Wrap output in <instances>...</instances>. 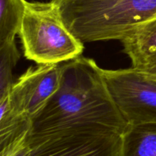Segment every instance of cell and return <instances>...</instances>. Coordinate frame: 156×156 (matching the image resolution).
Here are the masks:
<instances>
[{
    "label": "cell",
    "instance_id": "cell-1",
    "mask_svg": "<svg viewBox=\"0 0 156 156\" xmlns=\"http://www.w3.org/2000/svg\"><path fill=\"white\" fill-rule=\"evenodd\" d=\"M88 124L103 125L122 135L129 127L110 94L102 69L80 56L62 65L59 87L32 118L30 134Z\"/></svg>",
    "mask_w": 156,
    "mask_h": 156
},
{
    "label": "cell",
    "instance_id": "cell-2",
    "mask_svg": "<svg viewBox=\"0 0 156 156\" xmlns=\"http://www.w3.org/2000/svg\"><path fill=\"white\" fill-rule=\"evenodd\" d=\"M82 43L122 41L156 18V0H52Z\"/></svg>",
    "mask_w": 156,
    "mask_h": 156
},
{
    "label": "cell",
    "instance_id": "cell-3",
    "mask_svg": "<svg viewBox=\"0 0 156 156\" xmlns=\"http://www.w3.org/2000/svg\"><path fill=\"white\" fill-rule=\"evenodd\" d=\"M19 37L24 56L37 64L68 62L84 50V44L68 28L52 0L26 1Z\"/></svg>",
    "mask_w": 156,
    "mask_h": 156
},
{
    "label": "cell",
    "instance_id": "cell-4",
    "mask_svg": "<svg viewBox=\"0 0 156 156\" xmlns=\"http://www.w3.org/2000/svg\"><path fill=\"white\" fill-rule=\"evenodd\" d=\"M29 156H120L122 134L88 124L30 134Z\"/></svg>",
    "mask_w": 156,
    "mask_h": 156
},
{
    "label": "cell",
    "instance_id": "cell-5",
    "mask_svg": "<svg viewBox=\"0 0 156 156\" xmlns=\"http://www.w3.org/2000/svg\"><path fill=\"white\" fill-rule=\"evenodd\" d=\"M114 104L129 126L156 123V79L136 67L102 69Z\"/></svg>",
    "mask_w": 156,
    "mask_h": 156
},
{
    "label": "cell",
    "instance_id": "cell-6",
    "mask_svg": "<svg viewBox=\"0 0 156 156\" xmlns=\"http://www.w3.org/2000/svg\"><path fill=\"white\" fill-rule=\"evenodd\" d=\"M61 75L60 64H38L27 69L9 92L11 112L32 120L56 91Z\"/></svg>",
    "mask_w": 156,
    "mask_h": 156
},
{
    "label": "cell",
    "instance_id": "cell-7",
    "mask_svg": "<svg viewBox=\"0 0 156 156\" xmlns=\"http://www.w3.org/2000/svg\"><path fill=\"white\" fill-rule=\"evenodd\" d=\"M121 42L132 66L141 67L156 56V18L140 25Z\"/></svg>",
    "mask_w": 156,
    "mask_h": 156
},
{
    "label": "cell",
    "instance_id": "cell-8",
    "mask_svg": "<svg viewBox=\"0 0 156 156\" xmlns=\"http://www.w3.org/2000/svg\"><path fill=\"white\" fill-rule=\"evenodd\" d=\"M120 156H156V123L129 126L122 135Z\"/></svg>",
    "mask_w": 156,
    "mask_h": 156
},
{
    "label": "cell",
    "instance_id": "cell-9",
    "mask_svg": "<svg viewBox=\"0 0 156 156\" xmlns=\"http://www.w3.org/2000/svg\"><path fill=\"white\" fill-rule=\"evenodd\" d=\"M26 0H0V44L15 41L25 12Z\"/></svg>",
    "mask_w": 156,
    "mask_h": 156
},
{
    "label": "cell",
    "instance_id": "cell-10",
    "mask_svg": "<svg viewBox=\"0 0 156 156\" xmlns=\"http://www.w3.org/2000/svg\"><path fill=\"white\" fill-rule=\"evenodd\" d=\"M19 59L20 53L15 41L0 44V98L10 91L15 82L12 73Z\"/></svg>",
    "mask_w": 156,
    "mask_h": 156
},
{
    "label": "cell",
    "instance_id": "cell-11",
    "mask_svg": "<svg viewBox=\"0 0 156 156\" xmlns=\"http://www.w3.org/2000/svg\"><path fill=\"white\" fill-rule=\"evenodd\" d=\"M29 136H24L0 148V156H29Z\"/></svg>",
    "mask_w": 156,
    "mask_h": 156
},
{
    "label": "cell",
    "instance_id": "cell-12",
    "mask_svg": "<svg viewBox=\"0 0 156 156\" xmlns=\"http://www.w3.org/2000/svg\"><path fill=\"white\" fill-rule=\"evenodd\" d=\"M140 69L143 70L146 73L149 74L152 77L156 79V65H148L142 67V68H138Z\"/></svg>",
    "mask_w": 156,
    "mask_h": 156
},
{
    "label": "cell",
    "instance_id": "cell-13",
    "mask_svg": "<svg viewBox=\"0 0 156 156\" xmlns=\"http://www.w3.org/2000/svg\"><path fill=\"white\" fill-rule=\"evenodd\" d=\"M148 65H156V56H154V57H152V59H149L147 62H146L144 65L140 67V68H142V67L145 66H148Z\"/></svg>",
    "mask_w": 156,
    "mask_h": 156
}]
</instances>
